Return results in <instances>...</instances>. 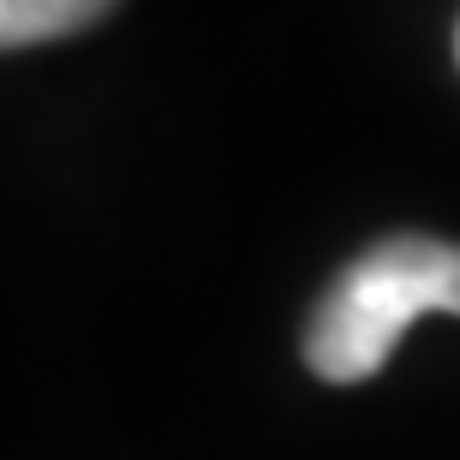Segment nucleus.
<instances>
[{"instance_id":"nucleus-1","label":"nucleus","mask_w":460,"mask_h":460,"mask_svg":"<svg viewBox=\"0 0 460 460\" xmlns=\"http://www.w3.org/2000/svg\"><path fill=\"white\" fill-rule=\"evenodd\" d=\"M425 311L460 317V245L430 234H389L335 275L305 323V365L323 383H365Z\"/></svg>"},{"instance_id":"nucleus-2","label":"nucleus","mask_w":460,"mask_h":460,"mask_svg":"<svg viewBox=\"0 0 460 460\" xmlns=\"http://www.w3.org/2000/svg\"><path fill=\"white\" fill-rule=\"evenodd\" d=\"M114 0H0V42L6 49H36L54 36H72L96 24Z\"/></svg>"},{"instance_id":"nucleus-3","label":"nucleus","mask_w":460,"mask_h":460,"mask_svg":"<svg viewBox=\"0 0 460 460\" xmlns=\"http://www.w3.org/2000/svg\"><path fill=\"white\" fill-rule=\"evenodd\" d=\"M455 54H460V36H455Z\"/></svg>"}]
</instances>
